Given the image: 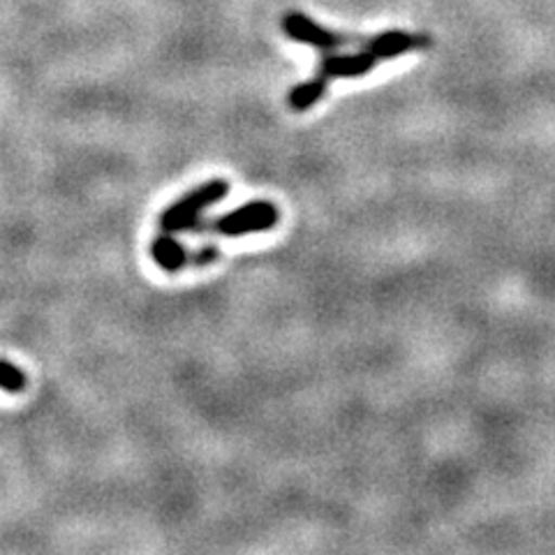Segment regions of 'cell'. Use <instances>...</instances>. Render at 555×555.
Instances as JSON below:
<instances>
[{
    "label": "cell",
    "mask_w": 555,
    "mask_h": 555,
    "mask_svg": "<svg viewBox=\"0 0 555 555\" xmlns=\"http://www.w3.org/2000/svg\"><path fill=\"white\" fill-rule=\"evenodd\" d=\"M230 195V183L224 179H214L190 190L179 202H173L167 211L160 216L163 232L177 234L185 230H199V216L208 206L218 204Z\"/></svg>",
    "instance_id": "obj_1"
},
{
    "label": "cell",
    "mask_w": 555,
    "mask_h": 555,
    "mask_svg": "<svg viewBox=\"0 0 555 555\" xmlns=\"http://www.w3.org/2000/svg\"><path fill=\"white\" fill-rule=\"evenodd\" d=\"M278 220H281V214L273 202L267 199H255L248 202L246 206L234 208L228 216H222L214 220L211 228L220 232L222 236H246V234H257V232H269L273 230Z\"/></svg>",
    "instance_id": "obj_2"
},
{
    "label": "cell",
    "mask_w": 555,
    "mask_h": 555,
    "mask_svg": "<svg viewBox=\"0 0 555 555\" xmlns=\"http://www.w3.org/2000/svg\"><path fill=\"white\" fill-rule=\"evenodd\" d=\"M283 30L287 33V38L294 42H301V44H310L320 51H334L343 44L350 42L347 35H338L322 28L320 24H315L312 20H308L306 14H297L292 12L283 20Z\"/></svg>",
    "instance_id": "obj_3"
},
{
    "label": "cell",
    "mask_w": 555,
    "mask_h": 555,
    "mask_svg": "<svg viewBox=\"0 0 555 555\" xmlns=\"http://www.w3.org/2000/svg\"><path fill=\"white\" fill-rule=\"evenodd\" d=\"M377 65V59L371 54V51L363 47V51H357V54H328L320 61L318 75L322 79H359L363 75H369L371 69Z\"/></svg>",
    "instance_id": "obj_4"
},
{
    "label": "cell",
    "mask_w": 555,
    "mask_h": 555,
    "mask_svg": "<svg viewBox=\"0 0 555 555\" xmlns=\"http://www.w3.org/2000/svg\"><path fill=\"white\" fill-rule=\"evenodd\" d=\"M428 44L426 35H410L403 30H387V33H379L375 38H371L366 42V49L377 61H389V59H398L405 51H414V49H422Z\"/></svg>",
    "instance_id": "obj_5"
},
{
    "label": "cell",
    "mask_w": 555,
    "mask_h": 555,
    "mask_svg": "<svg viewBox=\"0 0 555 555\" xmlns=\"http://www.w3.org/2000/svg\"><path fill=\"white\" fill-rule=\"evenodd\" d=\"M153 262L167 273H179L190 264V253L169 232L155 236L151 243Z\"/></svg>",
    "instance_id": "obj_6"
},
{
    "label": "cell",
    "mask_w": 555,
    "mask_h": 555,
    "mask_svg": "<svg viewBox=\"0 0 555 555\" xmlns=\"http://www.w3.org/2000/svg\"><path fill=\"white\" fill-rule=\"evenodd\" d=\"M324 93H326V79L315 77L312 81L294 86L287 95V102L294 112H306L310 107H315V104L324 98Z\"/></svg>",
    "instance_id": "obj_7"
},
{
    "label": "cell",
    "mask_w": 555,
    "mask_h": 555,
    "mask_svg": "<svg viewBox=\"0 0 555 555\" xmlns=\"http://www.w3.org/2000/svg\"><path fill=\"white\" fill-rule=\"evenodd\" d=\"M0 389L8 393H22L26 389V375L14 363L0 359Z\"/></svg>",
    "instance_id": "obj_8"
},
{
    "label": "cell",
    "mask_w": 555,
    "mask_h": 555,
    "mask_svg": "<svg viewBox=\"0 0 555 555\" xmlns=\"http://www.w3.org/2000/svg\"><path fill=\"white\" fill-rule=\"evenodd\" d=\"M218 250L216 248H204V250H199V253H195V255H190V264H195V267H206V264H214L216 259H218Z\"/></svg>",
    "instance_id": "obj_9"
}]
</instances>
